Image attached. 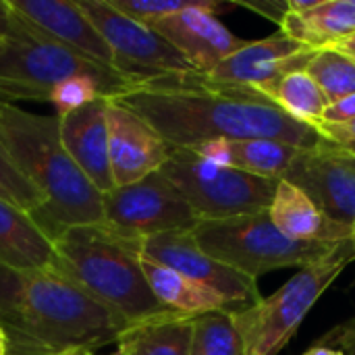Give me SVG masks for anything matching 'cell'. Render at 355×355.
Segmentation results:
<instances>
[{"mask_svg":"<svg viewBox=\"0 0 355 355\" xmlns=\"http://www.w3.org/2000/svg\"><path fill=\"white\" fill-rule=\"evenodd\" d=\"M318 133L327 141L329 148L355 158V119L339 125H329V123H318L316 125Z\"/></svg>","mask_w":355,"mask_h":355,"instance_id":"29","label":"cell"},{"mask_svg":"<svg viewBox=\"0 0 355 355\" xmlns=\"http://www.w3.org/2000/svg\"><path fill=\"white\" fill-rule=\"evenodd\" d=\"M62 355H94V352H83V349H77V352H67V354ZM119 355V354H114Z\"/></svg>","mask_w":355,"mask_h":355,"instance_id":"36","label":"cell"},{"mask_svg":"<svg viewBox=\"0 0 355 355\" xmlns=\"http://www.w3.org/2000/svg\"><path fill=\"white\" fill-rule=\"evenodd\" d=\"M141 266L156 300L173 312L185 316H200L206 312L229 310V306H233L214 289L200 285L166 266H160L146 258H141Z\"/></svg>","mask_w":355,"mask_h":355,"instance_id":"22","label":"cell"},{"mask_svg":"<svg viewBox=\"0 0 355 355\" xmlns=\"http://www.w3.org/2000/svg\"><path fill=\"white\" fill-rule=\"evenodd\" d=\"M355 119V94L339 100V102H333L329 104L324 116L320 123H329V125H339V123H347V121H354Z\"/></svg>","mask_w":355,"mask_h":355,"instance_id":"31","label":"cell"},{"mask_svg":"<svg viewBox=\"0 0 355 355\" xmlns=\"http://www.w3.org/2000/svg\"><path fill=\"white\" fill-rule=\"evenodd\" d=\"M331 48H335V50H339V52L347 54L349 58H354L355 60V33L354 35H349L347 40H343V42H339V44L331 46Z\"/></svg>","mask_w":355,"mask_h":355,"instance_id":"33","label":"cell"},{"mask_svg":"<svg viewBox=\"0 0 355 355\" xmlns=\"http://www.w3.org/2000/svg\"><path fill=\"white\" fill-rule=\"evenodd\" d=\"M108 154L114 187L131 185L158 173L171 156V146L133 110L108 100Z\"/></svg>","mask_w":355,"mask_h":355,"instance_id":"14","label":"cell"},{"mask_svg":"<svg viewBox=\"0 0 355 355\" xmlns=\"http://www.w3.org/2000/svg\"><path fill=\"white\" fill-rule=\"evenodd\" d=\"M225 8L229 6L214 0H200L193 8L166 17L150 27L166 37L196 71L210 73L245 46V40L237 37L218 21L216 15Z\"/></svg>","mask_w":355,"mask_h":355,"instance_id":"13","label":"cell"},{"mask_svg":"<svg viewBox=\"0 0 355 355\" xmlns=\"http://www.w3.org/2000/svg\"><path fill=\"white\" fill-rule=\"evenodd\" d=\"M314 54L316 50L279 31L264 40L245 42L243 48L225 58L208 75L220 81L264 89L293 71H306Z\"/></svg>","mask_w":355,"mask_h":355,"instance_id":"15","label":"cell"},{"mask_svg":"<svg viewBox=\"0 0 355 355\" xmlns=\"http://www.w3.org/2000/svg\"><path fill=\"white\" fill-rule=\"evenodd\" d=\"M191 320L185 314H166L131 324L116 343L119 355H189Z\"/></svg>","mask_w":355,"mask_h":355,"instance_id":"23","label":"cell"},{"mask_svg":"<svg viewBox=\"0 0 355 355\" xmlns=\"http://www.w3.org/2000/svg\"><path fill=\"white\" fill-rule=\"evenodd\" d=\"M106 108L108 98H98L60 116V139L67 154L100 193L114 189Z\"/></svg>","mask_w":355,"mask_h":355,"instance_id":"16","label":"cell"},{"mask_svg":"<svg viewBox=\"0 0 355 355\" xmlns=\"http://www.w3.org/2000/svg\"><path fill=\"white\" fill-rule=\"evenodd\" d=\"M322 345H331L345 355H355V318L349 320L347 324H341L339 329H335L324 341H320Z\"/></svg>","mask_w":355,"mask_h":355,"instance_id":"30","label":"cell"},{"mask_svg":"<svg viewBox=\"0 0 355 355\" xmlns=\"http://www.w3.org/2000/svg\"><path fill=\"white\" fill-rule=\"evenodd\" d=\"M281 179L300 187L335 223L355 225V162L349 156L327 144L300 150Z\"/></svg>","mask_w":355,"mask_h":355,"instance_id":"12","label":"cell"},{"mask_svg":"<svg viewBox=\"0 0 355 355\" xmlns=\"http://www.w3.org/2000/svg\"><path fill=\"white\" fill-rule=\"evenodd\" d=\"M352 260H355L354 245L322 264L302 268L272 295L260 297L241 310H233L241 339V355L281 354L322 293Z\"/></svg>","mask_w":355,"mask_h":355,"instance_id":"7","label":"cell"},{"mask_svg":"<svg viewBox=\"0 0 355 355\" xmlns=\"http://www.w3.org/2000/svg\"><path fill=\"white\" fill-rule=\"evenodd\" d=\"M189 355H241V339L233 310H216L193 316Z\"/></svg>","mask_w":355,"mask_h":355,"instance_id":"25","label":"cell"},{"mask_svg":"<svg viewBox=\"0 0 355 355\" xmlns=\"http://www.w3.org/2000/svg\"><path fill=\"white\" fill-rule=\"evenodd\" d=\"M102 206L104 225L137 241L171 231H193L200 223L187 200L162 171L110 189L102 196Z\"/></svg>","mask_w":355,"mask_h":355,"instance_id":"10","label":"cell"},{"mask_svg":"<svg viewBox=\"0 0 355 355\" xmlns=\"http://www.w3.org/2000/svg\"><path fill=\"white\" fill-rule=\"evenodd\" d=\"M10 8L25 17L29 23L46 31L58 44L77 52L79 56L98 64L112 67V52L85 15L79 2L67 0H8Z\"/></svg>","mask_w":355,"mask_h":355,"instance_id":"17","label":"cell"},{"mask_svg":"<svg viewBox=\"0 0 355 355\" xmlns=\"http://www.w3.org/2000/svg\"><path fill=\"white\" fill-rule=\"evenodd\" d=\"M260 92L266 94L289 116L312 127H316L322 121L329 108L327 96L306 71H293Z\"/></svg>","mask_w":355,"mask_h":355,"instance_id":"24","label":"cell"},{"mask_svg":"<svg viewBox=\"0 0 355 355\" xmlns=\"http://www.w3.org/2000/svg\"><path fill=\"white\" fill-rule=\"evenodd\" d=\"M281 31L295 42L322 50L355 33V0H318L306 12H287Z\"/></svg>","mask_w":355,"mask_h":355,"instance_id":"21","label":"cell"},{"mask_svg":"<svg viewBox=\"0 0 355 355\" xmlns=\"http://www.w3.org/2000/svg\"><path fill=\"white\" fill-rule=\"evenodd\" d=\"M0 146L46 198L31 214L52 239L62 229L104 223L102 196L75 166L60 139V116L0 100Z\"/></svg>","mask_w":355,"mask_h":355,"instance_id":"3","label":"cell"},{"mask_svg":"<svg viewBox=\"0 0 355 355\" xmlns=\"http://www.w3.org/2000/svg\"><path fill=\"white\" fill-rule=\"evenodd\" d=\"M108 2L119 12L150 27L166 17L193 8L200 0H108Z\"/></svg>","mask_w":355,"mask_h":355,"instance_id":"28","label":"cell"},{"mask_svg":"<svg viewBox=\"0 0 355 355\" xmlns=\"http://www.w3.org/2000/svg\"><path fill=\"white\" fill-rule=\"evenodd\" d=\"M352 245H354V250H355V225L352 227Z\"/></svg>","mask_w":355,"mask_h":355,"instance_id":"37","label":"cell"},{"mask_svg":"<svg viewBox=\"0 0 355 355\" xmlns=\"http://www.w3.org/2000/svg\"><path fill=\"white\" fill-rule=\"evenodd\" d=\"M52 241L56 256L52 266L79 283L129 327L173 314L148 285L137 239L96 223L62 229Z\"/></svg>","mask_w":355,"mask_h":355,"instance_id":"4","label":"cell"},{"mask_svg":"<svg viewBox=\"0 0 355 355\" xmlns=\"http://www.w3.org/2000/svg\"><path fill=\"white\" fill-rule=\"evenodd\" d=\"M306 73L318 83L329 104L355 94V60L335 48L316 50Z\"/></svg>","mask_w":355,"mask_h":355,"instance_id":"26","label":"cell"},{"mask_svg":"<svg viewBox=\"0 0 355 355\" xmlns=\"http://www.w3.org/2000/svg\"><path fill=\"white\" fill-rule=\"evenodd\" d=\"M112 52V69L133 87L179 73L196 71L187 58L156 29L119 12L108 0H81Z\"/></svg>","mask_w":355,"mask_h":355,"instance_id":"9","label":"cell"},{"mask_svg":"<svg viewBox=\"0 0 355 355\" xmlns=\"http://www.w3.org/2000/svg\"><path fill=\"white\" fill-rule=\"evenodd\" d=\"M193 237L208 256L252 281L283 268L322 264L352 245V239L341 243L293 241L272 225L268 210L223 220H200Z\"/></svg>","mask_w":355,"mask_h":355,"instance_id":"6","label":"cell"},{"mask_svg":"<svg viewBox=\"0 0 355 355\" xmlns=\"http://www.w3.org/2000/svg\"><path fill=\"white\" fill-rule=\"evenodd\" d=\"M141 258L166 266L200 285L214 289L233 306H252L260 300L256 281L235 272L208 256L193 237V231H171L139 241Z\"/></svg>","mask_w":355,"mask_h":355,"instance_id":"11","label":"cell"},{"mask_svg":"<svg viewBox=\"0 0 355 355\" xmlns=\"http://www.w3.org/2000/svg\"><path fill=\"white\" fill-rule=\"evenodd\" d=\"M0 289L8 355H62L119 343L129 327L56 266L12 272Z\"/></svg>","mask_w":355,"mask_h":355,"instance_id":"2","label":"cell"},{"mask_svg":"<svg viewBox=\"0 0 355 355\" xmlns=\"http://www.w3.org/2000/svg\"><path fill=\"white\" fill-rule=\"evenodd\" d=\"M8 23H10V6L6 0H0V37L6 33Z\"/></svg>","mask_w":355,"mask_h":355,"instance_id":"32","label":"cell"},{"mask_svg":"<svg viewBox=\"0 0 355 355\" xmlns=\"http://www.w3.org/2000/svg\"><path fill=\"white\" fill-rule=\"evenodd\" d=\"M349 158H352V156H349ZM352 160H354V162H355V158H352Z\"/></svg>","mask_w":355,"mask_h":355,"instance_id":"38","label":"cell"},{"mask_svg":"<svg viewBox=\"0 0 355 355\" xmlns=\"http://www.w3.org/2000/svg\"><path fill=\"white\" fill-rule=\"evenodd\" d=\"M0 355H8V341H6L2 327H0Z\"/></svg>","mask_w":355,"mask_h":355,"instance_id":"35","label":"cell"},{"mask_svg":"<svg viewBox=\"0 0 355 355\" xmlns=\"http://www.w3.org/2000/svg\"><path fill=\"white\" fill-rule=\"evenodd\" d=\"M191 150L216 164L279 181L302 148L275 139H214Z\"/></svg>","mask_w":355,"mask_h":355,"instance_id":"20","label":"cell"},{"mask_svg":"<svg viewBox=\"0 0 355 355\" xmlns=\"http://www.w3.org/2000/svg\"><path fill=\"white\" fill-rule=\"evenodd\" d=\"M0 198L21 208L27 214H35L46 202L44 193L23 177V173L12 164V160L6 156L2 146H0Z\"/></svg>","mask_w":355,"mask_h":355,"instance_id":"27","label":"cell"},{"mask_svg":"<svg viewBox=\"0 0 355 355\" xmlns=\"http://www.w3.org/2000/svg\"><path fill=\"white\" fill-rule=\"evenodd\" d=\"M77 77L108 83L116 98L133 87L112 67L79 56L10 8L8 29L0 37V100L50 102L56 85Z\"/></svg>","mask_w":355,"mask_h":355,"instance_id":"5","label":"cell"},{"mask_svg":"<svg viewBox=\"0 0 355 355\" xmlns=\"http://www.w3.org/2000/svg\"><path fill=\"white\" fill-rule=\"evenodd\" d=\"M141 116L171 148L214 139H275L302 150L327 141L316 127L289 116L256 87L189 71L131 87L114 98Z\"/></svg>","mask_w":355,"mask_h":355,"instance_id":"1","label":"cell"},{"mask_svg":"<svg viewBox=\"0 0 355 355\" xmlns=\"http://www.w3.org/2000/svg\"><path fill=\"white\" fill-rule=\"evenodd\" d=\"M160 171L181 191L200 220L266 212L279 183L277 179L216 164L189 148H173Z\"/></svg>","mask_w":355,"mask_h":355,"instance_id":"8","label":"cell"},{"mask_svg":"<svg viewBox=\"0 0 355 355\" xmlns=\"http://www.w3.org/2000/svg\"><path fill=\"white\" fill-rule=\"evenodd\" d=\"M54 241L31 214L0 198V268L12 272L54 264Z\"/></svg>","mask_w":355,"mask_h":355,"instance_id":"19","label":"cell"},{"mask_svg":"<svg viewBox=\"0 0 355 355\" xmlns=\"http://www.w3.org/2000/svg\"><path fill=\"white\" fill-rule=\"evenodd\" d=\"M304 355H345L343 352H339V349H335V347H331V345H322V343H318V345H314L312 349H308Z\"/></svg>","mask_w":355,"mask_h":355,"instance_id":"34","label":"cell"},{"mask_svg":"<svg viewBox=\"0 0 355 355\" xmlns=\"http://www.w3.org/2000/svg\"><path fill=\"white\" fill-rule=\"evenodd\" d=\"M272 225L289 239L302 243H341L352 239V229L329 218L300 187L279 179L268 208Z\"/></svg>","mask_w":355,"mask_h":355,"instance_id":"18","label":"cell"}]
</instances>
